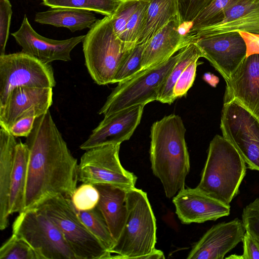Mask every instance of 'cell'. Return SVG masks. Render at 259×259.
I'll return each instance as SVG.
<instances>
[{
    "label": "cell",
    "instance_id": "6da1fadb",
    "mask_svg": "<svg viewBox=\"0 0 259 259\" xmlns=\"http://www.w3.org/2000/svg\"><path fill=\"white\" fill-rule=\"evenodd\" d=\"M25 143L29 156L23 211L57 195L70 198L78 182V163L50 111L36 118Z\"/></svg>",
    "mask_w": 259,
    "mask_h": 259
},
{
    "label": "cell",
    "instance_id": "7a4b0ae2",
    "mask_svg": "<svg viewBox=\"0 0 259 259\" xmlns=\"http://www.w3.org/2000/svg\"><path fill=\"white\" fill-rule=\"evenodd\" d=\"M185 133L181 117L175 114L154 122L151 127V169L162 183L168 198H173L185 188L186 178L190 171Z\"/></svg>",
    "mask_w": 259,
    "mask_h": 259
},
{
    "label": "cell",
    "instance_id": "3957f363",
    "mask_svg": "<svg viewBox=\"0 0 259 259\" xmlns=\"http://www.w3.org/2000/svg\"><path fill=\"white\" fill-rule=\"evenodd\" d=\"M246 171V163L234 146L216 135L209 144L207 159L196 188L227 205L238 194Z\"/></svg>",
    "mask_w": 259,
    "mask_h": 259
},
{
    "label": "cell",
    "instance_id": "277c9868",
    "mask_svg": "<svg viewBox=\"0 0 259 259\" xmlns=\"http://www.w3.org/2000/svg\"><path fill=\"white\" fill-rule=\"evenodd\" d=\"M127 215L122 231L110 250L111 258L143 259L155 249L156 224L147 193L136 187L126 191Z\"/></svg>",
    "mask_w": 259,
    "mask_h": 259
},
{
    "label": "cell",
    "instance_id": "5b68a950",
    "mask_svg": "<svg viewBox=\"0 0 259 259\" xmlns=\"http://www.w3.org/2000/svg\"><path fill=\"white\" fill-rule=\"evenodd\" d=\"M82 47L85 64L94 81L99 85L112 83L129 51L115 35L111 17L96 20L85 35Z\"/></svg>",
    "mask_w": 259,
    "mask_h": 259
},
{
    "label": "cell",
    "instance_id": "8992f818",
    "mask_svg": "<svg viewBox=\"0 0 259 259\" xmlns=\"http://www.w3.org/2000/svg\"><path fill=\"white\" fill-rule=\"evenodd\" d=\"M34 207L59 228L76 259L111 258L112 254L80 220L70 198L57 195Z\"/></svg>",
    "mask_w": 259,
    "mask_h": 259
},
{
    "label": "cell",
    "instance_id": "52a82bcc",
    "mask_svg": "<svg viewBox=\"0 0 259 259\" xmlns=\"http://www.w3.org/2000/svg\"><path fill=\"white\" fill-rule=\"evenodd\" d=\"M182 49L165 61L118 82L99 114L106 116L132 106L157 101L159 90L181 57Z\"/></svg>",
    "mask_w": 259,
    "mask_h": 259
},
{
    "label": "cell",
    "instance_id": "ba28073f",
    "mask_svg": "<svg viewBox=\"0 0 259 259\" xmlns=\"http://www.w3.org/2000/svg\"><path fill=\"white\" fill-rule=\"evenodd\" d=\"M12 232L30 245L37 259H76L59 228L36 207L19 213Z\"/></svg>",
    "mask_w": 259,
    "mask_h": 259
},
{
    "label": "cell",
    "instance_id": "9c48e42d",
    "mask_svg": "<svg viewBox=\"0 0 259 259\" xmlns=\"http://www.w3.org/2000/svg\"><path fill=\"white\" fill-rule=\"evenodd\" d=\"M223 136L240 154L247 167L259 171V120L235 100L224 103Z\"/></svg>",
    "mask_w": 259,
    "mask_h": 259
},
{
    "label": "cell",
    "instance_id": "30bf717a",
    "mask_svg": "<svg viewBox=\"0 0 259 259\" xmlns=\"http://www.w3.org/2000/svg\"><path fill=\"white\" fill-rule=\"evenodd\" d=\"M56 84L52 67L22 51L0 56V106L16 88H52Z\"/></svg>",
    "mask_w": 259,
    "mask_h": 259
},
{
    "label": "cell",
    "instance_id": "8fae6325",
    "mask_svg": "<svg viewBox=\"0 0 259 259\" xmlns=\"http://www.w3.org/2000/svg\"><path fill=\"white\" fill-rule=\"evenodd\" d=\"M120 146L105 145L85 150L78 164V181L111 184L126 190L135 188L137 177L121 165Z\"/></svg>",
    "mask_w": 259,
    "mask_h": 259
},
{
    "label": "cell",
    "instance_id": "7c38bea8",
    "mask_svg": "<svg viewBox=\"0 0 259 259\" xmlns=\"http://www.w3.org/2000/svg\"><path fill=\"white\" fill-rule=\"evenodd\" d=\"M206 59L228 81L246 57L245 41L238 31L204 37L195 41Z\"/></svg>",
    "mask_w": 259,
    "mask_h": 259
},
{
    "label": "cell",
    "instance_id": "4fadbf2b",
    "mask_svg": "<svg viewBox=\"0 0 259 259\" xmlns=\"http://www.w3.org/2000/svg\"><path fill=\"white\" fill-rule=\"evenodd\" d=\"M53 104V88L19 87L10 93L0 106V125L8 131L18 120L38 117L49 111Z\"/></svg>",
    "mask_w": 259,
    "mask_h": 259
},
{
    "label": "cell",
    "instance_id": "5bb4252c",
    "mask_svg": "<svg viewBox=\"0 0 259 259\" xmlns=\"http://www.w3.org/2000/svg\"><path fill=\"white\" fill-rule=\"evenodd\" d=\"M11 35L21 47L22 52L45 64L58 60L70 61L71 52L78 44L82 42L85 37V35H81L64 40L45 37L33 29L26 15L19 29Z\"/></svg>",
    "mask_w": 259,
    "mask_h": 259
},
{
    "label": "cell",
    "instance_id": "9a60e30c",
    "mask_svg": "<svg viewBox=\"0 0 259 259\" xmlns=\"http://www.w3.org/2000/svg\"><path fill=\"white\" fill-rule=\"evenodd\" d=\"M145 105L119 111L104 119L80 146L82 150L109 144H121L128 140L140 124Z\"/></svg>",
    "mask_w": 259,
    "mask_h": 259
},
{
    "label": "cell",
    "instance_id": "2e32d148",
    "mask_svg": "<svg viewBox=\"0 0 259 259\" xmlns=\"http://www.w3.org/2000/svg\"><path fill=\"white\" fill-rule=\"evenodd\" d=\"M246 229L242 220L235 219L213 226L192 246L188 259H223L242 241Z\"/></svg>",
    "mask_w": 259,
    "mask_h": 259
},
{
    "label": "cell",
    "instance_id": "e0dca14e",
    "mask_svg": "<svg viewBox=\"0 0 259 259\" xmlns=\"http://www.w3.org/2000/svg\"><path fill=\"white\" fill-rule=\"evenodd\" d=\"M172 198L176 213L184 224L215 221L230 212V206L207 195L196 187L184 188Z\"/></svg>",
    "mask_w": 259,
    "mask_h": 259
},
{
    "label": "cell",
    "instance_id": "ac0fdd59",
    "mask_svg": "<svg viewBox=\"0 0 259 259\" xmlns=\"http://www.w3.org/2000/svg\"><path fill=\"white\" fill-rule=\"evenodd\" d=\"M226 82L224 103L235 100L259 120V54L246 57Z\"/></svg>",
    "mask_w": 259,
    "mask_h": 259
},
{
    "label": "cell",
    "instance_id": "d6986e66",
    "mask_svg": "<svg viewBox=\"0 0 259 259\" xmlns=\"http://www.w3.org/2000/svg\"><path fill=\"white\" fill-rule=\"evenodd\" d=\"M181 20L169 22L146 43L143 51L142 70L161 63L178 51L195 42L194 35L191 32L183 35L178 31Z\"/></svg>",
    "mask_w": 259,
    "mask_h": 259
},
{
    "label": "cell",
    "instance_id": "ffe728a7",
    "mask_svg": "<svg viewBox=\"0 0 259 259\" xmlns=\"http://www.w3.org/2000/svg\"><path fill=\"white\" fill-rule=\"evenodd\" d=\"M233 31L259 34V0H247L234 5L225 12L219 22L191 33L196 40Z\"/></svg>",
    "mask_w": 259,
    "mask_h": 259
},
{
    "label": "cell",
    "instance_id": "44dd1931",
    "mask_svg": "<svg viewBox=\"0 0 259 259\" xmlns=\"http://www.w3.org/2000/svg\"><path fill=\"white\" fill-rule=\"evenodd\" d=\"M94 185L100 194L97 207L102 214L115 243L126 220V196L127 190L108 184Z\"/></svg>",
    "mask_w": 259,
    "mask_h": 259
},
{
    "label": "cell",
    "instance_id": "7402d4cb",
    "mask_svg": "<svg viewBox=\"0 0 259 259\" xmlns=\"http://www.w3.org/2000/svg\"><path fill=\"white\" fill-rule=\"evenodd\" d=\"M18 143L9 131L0 130V229L9 225V196L11 176Z\"/></svg>",
    "mask_w": 259,
    "mask_h": 259
},
{
    "label": "cell",
    "instance_id": "603a6c76",
    "mask_svg": "<svg viewBox=\"0 0 259 259\" xmlns=\"http://www.w3.org/2000/svg\"><path fill=\"white\" fill-rule=\"evenodd\" d=\"M97 20L92 12L67 8H50L46 11L36 13L34 18L37 23L65 27L72 32L90 28Z\"/></svg>",
    "mask_w": 259,
    "mask_h": 259
},
{
    "label": "cell",
    "instance_id": "cb8c5ba5",
    "mask_svg": "<svg viewBox=\"0 0 259 259\" xmlns=\"http://www.w3.org/2000/svg\"><path fill=\"white\" fill-rule=\"evenodd\" d=\"M178 20H182L179 0H150L138 44L147 43L168 23Z\"/></svg>",
    "mask_w": 259,
    "mask_h": 259
},
{
    "label": "cell",
    "instance_id": "d4e9b609",
    "mask_svg": "<svg viewBox=\"0 0 259 259\" xmlns=\"http://www.w3.org/2000/svg\"><path fill=\"white\" fill-rule=\"evenodd\" d=\"M29 151L25 143H18L11 176L9 212L10 215L24 210Z\"/></svg>",
    "mask_w": 259,
    "mask_h": 259
},
{
    "label": "cell",
    "instance_id": "484cf974",
    "mask_svg": "<svg viewBox=\"0 0 259 259\" xmlns=\"http://www.w3.org/2000/svg\"><path fill=\"white\" fill-rule=\"evenodd\" d=\"M201 57H203V53L195 42L184 48L181 57L161 85L157 101L164 104L172 103L175 101L173 89L177 80L189 64Z\"/></svg>",
    "mask_w": 259,
    "mask_h": 259
},
{
    "label": "cell",
    "instance_id": "4316f807",
    "mask_svg": "<svg viewBox=\"0 0 259 259\" xmlns=\"http://www.w3.org/2000/svg\"><path fill=\"white\" fill-rule=\"evenodd\" d=\"M127 0H42V4L52 8L80 9L111 17Z\"/></svg>",
    "mask_w": 259,
    "mask_h": 259
},
{
    "label": "cell",
    "instance_id": "83f0119b",
    "mask_svg": "<svg viewBox=\"0 0 259 259\" xmlns=\"http://www.w3.org/2000/svg\"><path fill=\"white\" fill-rule=\"evenodd\" d=\"M76 210L77 214L89 230L110 250L115 244L107 223L101 211L96 206L89 210Z\"/></svg>",
    "mask_w": 259,
    "mask_h": 259
},
{
    "label": "cell",
    "instance_id": "f1b7e54d",
    "mask_svg": "<svg viewBox=\"0 0 259 259\" xmlns=\"http://www.w3.org/2000/svg\"><path fill=\"white\" fill-rule=\"evenodd\" d=\"M150 0H139L137 8L128 22L121 39L126 51H130L138 42L142 33Z\"/></svg>",
    "mask_w": 259,
    "mask_h": 259
},
{
    "label": "cell",
    "instance_id": "f546056e",
    "mask_svg": "<svg viewBox=\"0 0 259 259\" xmlns=\"http://www.w3.org/2000/svg\"><path fill=\"white\" fill-rule=\"evenodd\" d=\"M245 1L247 0H214L194 20L190 32L219 22L228 9Z\"/></svg>",
    "mask_w": 259,
    "mask_h": 259
},
{
    "label": "cell",
    "instance_id": "4dcf8cb0",
    "mask_svg": "<svg viewBox=\"0 0 259 259\" xmlns=\"http://www.w3.org/2000/svg\"><path fill=\"white\" fill-rule=\"evenodd\" d=\"M146 44H138L126 54L115 75L112 83L126 80L142 71V56Z\"/></svg>",
    "mask_w": 259,
    "mask_h": 259
},
{
    "label": "cell",
    "instance_id": "1f68e13d",
    "mask_svg": "<svg viewBox=\"0 0 259 259\" xmlns=\"http://www.w3.org/2000/svg\"><path fill=\"white\" fill-rule=\"evenodd\" d=\"M0 259H37V257L27 243L12 234L0 248Z\"/></svg>",
    "mask_w": 259,
    "mask_h": 259
},
{
    "label": "cell",
    "instance_id": "d6a6232c",
    "mask_svg": "<svg viewBox=\"0 0 259 259\" xmlns=\"http://www.w3.org/2000/svg\"><path fill=\"white\" fill-rule=\"evenodd\" d=\"M100 198L96 186L90 183H82L73 192L70 199L76 210H89L95 208Z\"/></svg>",
    "mask_w": 259,
    "mask_h": 259
},
{
    "label": "cell",
    "instance_id": "836d02e7",
    "mask_svg": "<svg viewBox=\"0 0 259 259\" xmlns=\"http://www.w3.org/2000/svg\"><path fill=\"white\" fill-rule=\"evenodd\" d=\"M139 0H127L118 8L111 17L114 33L120 40L126 25L135 12Z\"/></svg>",
    "mask_w": 259,
    "mask_h": 259
},
{
    "label": "cell",
    "instance_id": "e575fe53",
    "mask_svg": "<svg viewBox=\"0 0 259 259\" xmlns=\"http://www.w3.org/2000/svg\"><path fill=\"white\" fill-rule=\"evenodd\" d=\"M198 60H194L189 64L177 80L173 89V98L175 100L186 96L188 91L193 85L198 64Z\"/></svg>",
    "mask_w": 259,
    "mask_h": 259
},
{
    "label": "cell",
    "instance_id": "d590c367",
    "mask_svg": "<svg viewBox=\"0 0 259 259\" xmlns=\"http://www.w3.org/2000/svg\"><path fill=\"white\" fill-rule=\"evenodd\" d=\"M242 221L246 231L259 241V197L243 209Z\"/></svg>",
    "mask_w": 259,
    "mask_h": 259
},
{
    "label": "cell",
    "instance_id": "8d00e7d4",
    "mask_svg": "<svg viewBox=\"0 0 259 259\" xmlns=\"http://www.w3.org/2000/svg\"><path fill=\"white\" fill-rule=\"evenodd\" d=\"M12 13L10 1L0 0V56L5 54Z\"/></svg>",
    "mask_w": 259,
    "mask_h": 259
},
{
    "label": "cell",
    "instance_id": "74e56055",
    "mask_svg": "<svg viewBox=\"0 0 259 259\" xmlns=\"http://www.w3.org/2000/svg\"><path fill=\"white\" fill-rule=\"evenodd\" d=\"M214 0H179L181 17L183 21H194Z\"/></svg>",
    "mask_w": 259,
    "mask_h": 259
},
{
    "label": "cell",
    "instance_id": "f35d334b",
    "mask_svg": "<svg viewBox=\"0 0 259 259\" xmlns=\"http://www.w3.org/2000/svg\"><path fill=\"white\" fill-rule=\"evenodd\" d=\"M242 242L243 244V252L241 258L259 259V241L246 231Z\"/></svg>",
    "mask_w": 259,
    "mask_h": 259
},
{
    "label": "cell",
    "instance_id": "ab89813d",
    "mask_svg": "<svg viewBox=\"0 0 259 259\" xmlns=\"http://www.w3.org/2000/svg\"><path fill=\"white\" fill-rule=\"evenodd\" d=\"M36 118L35 116H27L18 120L9 132L15 137H27L31 132Z\"/></svg>",
    "mask_w": 259,
    "mask_h": 259
},
{
    "label": "cell",
    "instance_id": "60d3db41",
    "mask_svg": "<svg viewBox=\"0 0 259 259\" xmlns=\"http://www.w3.org/2000/svg\"><path fill=\"white\" fill-rule=\"evenodd\" d=\"M238 32L246 45V57L253 54H259V34Z\"/></svg>",
    "mask_w": 259,
    "mask_h": 259
},
{
    "label": "cell",
    "instance_id": "b9f144b4",
    "mask_svg": "<svg viewBox=\"0 0 259 259\" xmlns=\"http://www.w3.org/2000/svg\"><path fill=\"white\" fill-rule=\"evenodd\" d=\"M203 79L212 87H216L219 82V78L210 72L204 73L203 76Z\"/></svg>",
    "mask_w": 259,
    "mask_h": 259
},
{
    "label": "cell",
    "instance_id": "7bdbcfd3",
    "mask_svg": "<svg viewBox=\"0 0 259 259\" xmlns=\"http://www.w3.org/2000/svg\"><path fill=\"white\" fill-rule=\"evenodd\" d=\"M164 258L165 256L163 252L155 248L153 251L145 256L143 259H163Z\"/></svg>",
    "mask_w": 259,
    "mask_h": 259
}]
</instances>
